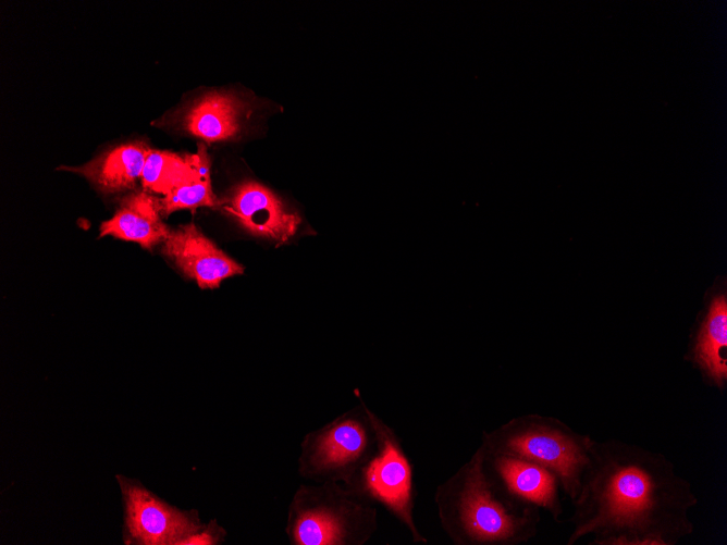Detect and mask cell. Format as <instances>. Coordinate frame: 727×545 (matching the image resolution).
Instances as JSON below:
<instances>
[{"label":"cell","instance_id":"cell-9","mask_svg":"<svg viewBox=\"0 0 727 545\" xmlns=\"http://www.w3.org/2000/svg\"><path fill=\"white\" fill-rule=\"evenodd\" d=\"M119 479L126 508V527L137 544H182L201 529L187 513L168 506L147 490Z\"/></svg>","mask_w":727,"mask_h":545},{"label":"cell","instance_id":"cell-6","mask_svg":"<svg viewBox=\"0 0 727 545\" xmlns=\"http://www.w3.org/2000/svg\"><path fill=\"white\" fill-rule=\"evenodd\" d=\"M375 449L374 432L366 411L344 413L318 431L309 444L311 472L328 482L344 481L353 486Z\"/></svg>","mask_w":727,"mask_h":545},{"label":"cell","instance_id":"cell-13","mask_svg":"<svg viewBox=\"0 0 727 545\" xmlns=\"http://www.w3.org/2000/svg\"><path fill=\"white\" fill-rule=\"evenodd\" d=\"M149 150L139 141L123 144L69 170L85 176L104 194L120 193L133 188L140 179Z\"/></svg>","mask_w":727,"mask_h":545},{"label":"cell","instance_id":"cell-2","mask_svg":"<svg viewBox=\"0 0 727 545\" xmlns=\"http://www.w3.org/2000/svg\"><path fill=\"white\" fill-rule=\"evenodd\" d=\"M454 545H520L539 532L540 508L512 496L492 474L481 445L433 495Z\"/></svg>","mask_w":727,"mask_h":545},{"label":"cell","instance_id":"cell-4","mask_svg":"<svg viewBox=\"0 0 727 545\" xmlns=\"http://www.w3.org/2000/svg\"><path fill=\"white\" fill-rule=\"evenodd\" d=\"M375 449L361 468L353 486L380 501L407 529L414 543H428L415 520L417 491L411 463L395 432L366 407Z\"/></svg>","mask_w":727,"mask_h":545},{"label":"cell","instance_id":"cell-5","mask_svg":"<svg viewBox=\"0 0 727 545\" xmlns=\"http://www.w3.org/2000/svg\"><path fill=\"white\" fill-rule=\"evenodd\" d=\"M358 490L326 482L315 490L311 501L296 517L294 541L301 545L365 543L375 530V509Z\"/></svg>","mask_w":727,"mask_h":545},{"label":"cell","instance_id":"cell-1","mask_svg":"<svg viewBox=\"0 0 727 545\" xmlns=\"http://www.w3.org/2000/svg\"><path fill=\"white\" fill-rule=\"evenodd\" d=\"M568 519L567 545H676L694 531L698 497L669 458L617 438L593 439Z\"/></svg>","mask_w":727,"mask_h":545},{"label":"cell","instance_id":"cell-14","mask_svg":"<svg viewBox=\"0 0 727 545\" xmlns=\"http://www.w3.org/2000/svg\"><path fill=\"white\" fill-rule=\"evenodd\" d=\"M727 299L719 294L710 302L692 349L693 362L717 387L727 380Z\"/></svg>","mask_w":727,"mask_h":545},{"label":"cell","instance_id":"cell-3","mask_svg":"<svg viewBox=\"0 0 727 545\" xmlns=\"http://www.w3.org/2000/svg\"><path fill=\"white\" fill-rule=\"evenodd\" d=\"M593 439L558 418L526 413L484 431L480 445L489 455L515 456L547 468L572 501L579 493Z\"/></svg>","mask_w":727,"mask_h":545},{"label":"cell","instance_id":"cell-8","mask_svg":"<svg viewBox=\"0 0 727 545\" xmlns=\"http://www.w3.org/2000/svg\"><path fill=\"white\" fill-rule=\"evenodd\" d=\"M250 100L227 90L205 92L188 102L175 115L176 126L206 143L233 140L243 135L251 120Z\"/></svg>","mask_w":727,"mask_h":545},{"label":"cell","instance_id":"cell-16","mask_svg":"<svg viewBox=\"0 0 727 545\" xmlns=\"http://www.w3.org/2000/svg\"><path fill=\"white\" fill-rule=\"evenodd\" d=\"M200 161L196 172L186 181L160 198L162 214H170L181 209L218 207L210 183V161L202 145H199Z\"/></svg>","mask_w":727,"mask_h":545},{"label":"cell","instance_id":"cell-10","mask_svg":"<svg viewBox=\"0 0 727 545\" xmlns=\"http://www.w3.org/2000/svg\"><path fill=\"white\" fill-rule=\"evenodd\" d=\"M162 252L200 288H215L223 280L244 271L193 223L170 230L162 241Z\"/></svg>","mask_w":727,"mask_h":545},{"label":"cell","instance_id":"cell-15","mask_svg":"<svg viewBox=\"0 0 727 545\" xmlns=\"http://www.w3.org/2000/svg\"><path fill=\"white\" fill-rule=\"evenodd\" d=\"M200 161V149L193 154L149 150L141 173L145 190L165 196L177 185L189 178Z\"/></svg>","mask_w":727,"mask_h":545},{"label":"cell","instance_id":"cell-11","mask_svg":"<svg viewBox=\"0 0 727 545\" xmlns=\"http://www.w3.org/2000/svg\"><path fill=\"white\" fill-rule=\"evenodd\" d=\"M484 454L490 471L512 496L544 509L554 521L562 522L560 485L551 470L515 456Z\"/></svg>","mask_w":727,"mask_h":545},{"label":"cell","instance_id":"cell-12","mask_svg":"<svg viewBox=\"0 0 727 545\" xmlns=\"http://www.w3.org/2000/svg\"><path fill=\"white\" fill-rule=\"evenodd\" d=\"M160 198L149 191L123 197L115 214L100 226V236H112L151 248L164 240L170 228L161 219Z\"/></svg>","mask_w":727,"mask_h":545},{"label":"cell","instance_id":"cell-7","mask_svg":"<svg viewBox=\"0 0 727 545\" xmlns=\"http://www.w3.org/2000/svg\"><path fill=\"white\" fill-rule=\"evenodd\" d=\"M218 207L251 235L276 245L285 244L294 237L301 223L300 215L281 197L251 179L232 187L219 200Z\"/></svg>","mask_w":727,"mask_h":545},{"label":"cell","instance_id":"cell-17","mask_svg":"<svg viewBox=\"0 0 727 545\" xmlns=\"http://www.w3.org/2000/svg\"><path fill=\"white\" fill-rule=\"evenodd\" d=\"M215 542H217V533L211 529H207L205 531L199 530L198 532L186 538L182 544L209 545V544H214Z\"/></svg>","mask_w":727,"mask_h":545}]
</instances>
